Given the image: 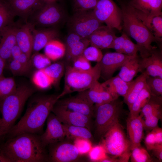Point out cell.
Instances as JSON below:
<instances>
[{
	"mask_svg": "<svg viewBox=\"0 0 162 162\" xmlns=\"http://www.w3.org/2000/svg\"><path fill=\"white\" fill-rule=\"evenodd\" d=\"M46 120V130L40 135L42 144L46 147L63 140L66 137L62 124L55 114L51 112Z\"/></svg>",
	"mask_w": 162,
	"mask_h": 162,
	"instance_id": "13",
	"label": "cell"
},
{
	"mask_svg": "<svg viewBox=\"0 0 162 162\" xmlns=\"http://www.w3.org/2000/svg\"><path fill=\"white\" fill-rule=\"evenodd\" d=\"M96 18L102 23L119 31L122 29L121 10L113 0H99L92 10Z\"/></svg>",
	"mask_w": 162,
	"mask_h": 162,
	"instance_id": "10",
	"label": "cell"
},
{
	"mask_svg": "<svg viewBox=\"0 0 162 162\" xmlns=\"http://www.w3.org/2000/svg\"><path fill=\"white\" fill-rule=\"evenodd\" d=\"M161 108H162V96H158L152 94L149 100L142 109L140 114L145 118Z\"/></svg>",
	"mask_w": 162,
	"mask_h": 162,
	"instance_id": "37",
	"label": "cell"
},
{
	"mask_svg": "<svg viewBox=\"0 0 162 162\" xmlns=\"http://www.w3.org/2000/svg\"><path fill=\"white\" fill-rule=\"evenodd\" d=\"M99 0H73V7L74 12L93 10Z\"/></svg>",
	"mask_w": 162,
	"mask_h": 162,
	"instance_id": "45",
	"label": "cell"
},
{
	"mask_svg": "<svg viewBox=\"0 0 162 162\" xmlns=\"http://www.w3.org/2000/svg\"><path fill=\"white\" fill-rule=\"evenodd\" d=\"M130 157L132 162H150L152 160L147 149L141 146L131 150Z\"/></svg>",
	"mask_w": 162,
	"mask_h": 162,
	"instance_id": "39",
	"label": "cell"
},
{
	"mask_svg": "<svg viewBox=\"0 0 162 162\" xmlns=\"http://www.w3.org/2000/svg\"><path fill=\"white\" fill-rule=\"evenodd\" d=\"M22 52L20 47L16 44L12 49L11 58L13 59H16L21 53Z\"/></svg>",
	"mask_w": 162,
	"mask_h": 162,
	"instance_id": "52",
	"label": "cell"
},
{
	"mask_svg": "<svg viewBox=\"0 0 162 162\" xmlns=\"http://www.w3.org/2000/svg\"><path fill=\"white\" fill-rule=\"evenodd\" d=\"M128 1L135 9L146 14L162 15V0H129Z\"/></svg>",
	"mask_w": 162,
	"mask_h": 162,
	"instance_id": "28",
	"label": "cell"
},
{
	"mask_svg": "<svg viewBox=\"0 0 162 162\" xmlns=\"http://www.w3.org/2000/svg\"><path fill=\"white\" fill-rule=\"evenodd\" d=\"M162 108L151 113L144 120L145 130H152L158 126L159 120L162 118Z\"/></svg>",
	"mask_w": 162,
	"mask_h": 162,
	"instance_id": "41",
	"label": "cell"
},
{
	"mask_svg": "<svg viewBox=\"0 0 162 162\" xmlns=\"http://www.w3.org/2000/svg\"><path fill=\"white\" fill-rule=\"evenodd\" d=\"M30 60L32 65L37 70L44 69L51 64V61L47 57L38 52L34 53Z\"/></svg>",
	"mask_w": 162,
	"mask_h": 162,
	"instance_id": "42",
	"label": "cell"
},
{
	"mask_svg": "<svg viewBox=\"0 0 162 162\" xmlns=\"http://www.w3.org/2000/svg\"><path fill=\"white\" fill-rule=\"evenodd\" d=\"M101 144L107 154L118 158L121 162H128L130 157L131 144L119 122L110 128L102 137Z\"/></svg>",
	"mask_w": 162,
	"mask_h": 162,
	"instance_id": "6",
	"label": "cell"
},
{
	"mask_svg": "<svg viewBox=\"0 0 162 162\" xmlns=\"http://www.w3.org/2000/svg\"><path fill=\"white\" fill-rule=\"evenodd\" d=\"M32 79L34 84L41 89H46L54 84L53 80L43 69L37 70L33 74Z\"/></svg>",
	"mask_w": 162,
	"mask_h": 162,
	"instance_id": "34",
	"label": "cell"
},
{
	"mask_svg": "<svg viewBox=\"0 0 162 162\" xmlns=\"http://www.w3.org/2000/svg\"><path fill=\"white\" fill-rule=\"evenodd\" d=\"M33 27L27 22L20 27H17L16 32V44L29 58L32 52Z\"/></svg>",
	"mask_w": 162,
	"mask_h": 162,
	"instance_id": "21",
	"label": "cell"
},
{
	"mask_svg": "<svg viewBox=\"0 0 162 162\" xmlns=\"http://www.w3.org/2000/svg\"><path fill=\"white\" fill-rule=\"evenodd\" d=\"M16 86L14 79L12 77H0V102L11 94Z\"/></svg>",
	"mask_w": 162,
	"mask_h": 162,
	"instance_id": "38",
	"label": "cell"
},
{
	"mask_svg": "<svg viewBox=\"0 0 162 162\" xmlns=\"http://www.w3.org/2000/svg\"><path fill=\"white\" fill-rule=\"evenodd\" d=\"M140 114L129 116L127 120V128L131 150L134 147L141 146L144 129V121Z\"/></svg>",
	"mask_w": 162,
	"mask_h": 162,
	"instance_id": "17",
	"label": "cell"
},
{
	"mask_svg": "<svg viewBox=\"0 0 162 162\" xmlns=\"http://www.w3.org/2000/svg\"><path fill=\"white\" fill-rule=\"evenodd\" d=\"M89 44L88 39L83 38L79 42L66 51L67 59L72 62L76 58L82 55L84 50Z\"/></svg>",
	"mask_w": 162,
	"mask_h": 162,
	"instance_id": "36",
	"label": "cell"
},
{
	"mask_svg": "<svg viewBox=\"0 0 162 162\" xmlns=\"http://www.w3.org/2000/svg\"><path fill=\"white\" fill-rule=\"evenodd\" d=\"M44 48V54L51 61L60 59L64 56L66 53L65 44L56 39L50 41Z\"/></svg>",
	"mask_w": 162,
	"mask_h": 162,
	"instance_id": "30",
	"label": "cell"
},
{
	"mask_svg": "<svg viewBox=\"0 0 162 162\" xmlns=\"http://www.w3.org/2000/svg\"><path fill=\"white\" fill-rule=\"evenodd\" d=\"M33 89L26 85L16 87L10 94L0 102V110L2 114L0 126V138L8 134L15 124L24 105L32 94Z\"/></svg>",
	"mask_w": 162,
	"mask_h": 162,
	"instance_id": "4",
	"label": "cell"
},
{
	"mask_svg": "<svg viewBox=\"0 0 162 162\" xmlns=\"http://www.w3.org/2000/svg\"><path fill=\"white\" fill-rule=\"evenodd\" d=\"M15 16L28 20L46 2L45 0H6Z\"/></svg>",
	"mask_w": 162,
	"mask_h": 162,
	"instance_id": "16",
	"label": "cell"
},
{
	"mask_svg": "<svg viewBox=\"0 0 162 162\" xmlns=\"http://www.w3.org/2000/svg\"><path fill=\"white\" fill-rule=\"evenodd\" d=\"M0 162H10L2 152L0 146Z\"/></svg>",
	"mask_w": 162,
	"mask_h": 162,
	"instance_id": "54",
	"label": "cell"
},
{
	"mask_svg": "<svg viewBox=\"0 0 162 162\" xmlns=\"http://www.w3.org/2000/svg\"><path fill=\"white\" fill-rule=\"evenodd\" d=\"M133 81V80H132ZM124 81L117 75L101 83L104 89L114 99L120 96L124 97L127 94L132 82Z\"/></svg>",
	"mask_w": 162,
	"mask_h": 162,
	"instance_id": "24",
	"label": "cell"
},
{
	"mask_svg": "<svg viewBox=\"0 0 162 162\" xmlns=\"http://www.w3.org/2000/svg\"><path fill=\"white\" fill-rule=\"evenodd\" d=\"M40 135L21 134L11 137L0 146L10 162L48 161L46 147L42 144Z\"/></svg>",
	"mask_w": 162,
	"mask_h": 162,
	"instance_id": "1",
	"label": "cell"
},
{
	"mask_svg": "<svg viewBox=\"0 0 162 162\" xmlns=\"http://www.w3.org/2000/svg\"><path fill=\"white\" fill-rule=\"evenodd\" d=\"M58 95L40 96L32 99L23 116L8 134L11 137L24 133L41 134L45 121L59 99Z\"/></svg>",
	"mask_w": 162,
	"mask_h": 162,
	"instance_id": "2",
	"label": "cell"
},
{
	"mask_svg": "<svg viewBox=\"0 0 162 162\" xmlns=\"http://www.w3.org/2000/svg\"><path fill=\"white\" fill-rule=\"evenodd\" d=\"M62 124L65 136L68 139L84 138L91 141L93 139L90 130L86 128Z\"/></svg>",
	"mask_w": 162,
	"mask_h": 162,
	"instance_id": "31",
	"label": "cell"
},
{
	"mask_svg": "<svg viewBox=\"0 0 162 162\" xmlns=\"http://www.w3.org/2000/svg\"><path fill=\"white\" fill-rule=\"evenodd\" d=\"M151 95L152 93L146 84L129 109V115L134 116L140 114L142 109L149 100Z\"/></svg>",
	"mask_w": 162,
	"mask_h": 162,
	"instance_id": "32",
	"label": "cell"
},
{
	"mask_svg": "<svg viewBox=\"0 0 162 162\" xmlns=\"http://www.w3.org/2000/svg\"><path fill=\"white\" fill-rule=\"evenodd\" d=\"M157 144H162V129L157 126L153 129Z\"/></svg>",
	"mask_w": 162,
	"mask_h": 162,
	"instance_id": "51",
	"label": "cell"
},
{
	"mask_svg": "<svg viewBox=\"0 0 162 162\" xmlns=\"http://www.w3.org/2000/svg\"><path fill=\"white\" fill-rule=\"evenodd\" d=\"M154 155L160 161L162 160V144H157L152 150Z\"/></svg>",
	"mask_w": 162,
	"mask_h": 162,
	"instance_id": "50",
	"label": "cell"
},
{
	"mask_svg": "<svg viewBox=\"0 0 162 162\" xmlns=\"http://www.w3.org/2000/svg\"><path fill=\"white\" fill-rule=\"evenodd\" d=\"M146 82L152 94L158 96H162V78L148 76Z\"/></svg>",
	"mask_w": 162,
	"mask_h": 162,
	"instance_id": "40",
	"label": "cell"
},
{
	"mask_svg": "<svg viewBox=\"0 0 162 162\" xmlns=\"http://www.w3.org/2000/svg\"><path fill=\"white\" fill-rule=\"evenodd\" d=\"M48 146V161L74 162L78 160L80 155L74 144L63 140Z\"/></svg>",
	"mask_w": 162,
	"mask_h": 162,
	"instance_id": "11",
	"label": "cell"
},
{
	"mask_svg": "<svg viewBox=\"0 0 162 162\" xmlns=\"http://www.w3.org/2000/svg\"><path fill=\"white\" fill-rule=\"evenodd\" d=\"M145 143L148 150H152L156 144L154 132L153 130L146 135L145 139Z\"/></svg>",
	"mask_w": 162,
	"mask_h": 162,
	"instance_id": "49",
	"label": "cell"
},
{
	"mask_svg": "<svg viewBox=\"0 0 162 162\" xmlns=\"http://www.w3.org/2000/svg\"><path fill=\"white\" fill-rule=\"evenodd\" d=\"M74 144L80 155L88 153L92 147L91 140L84 138L75 139Z\"/></svg>",
	"mask_w": 162,
	"mask_h": 162,
	"instance_id": "46",
	"label": "cell"
},
{
	"mask_svg": "<svg viewBox=\"0 0 162 162\" xmlns=\"http://www.w3.org/2000/svg\"><path fill=\"white\" fill-rule=\"evenodd\" d=\"M56 104L66 109L92 118L94 111V104L79 92L76 96L58 99Z\"/></svg>",
	"mask_w": 162,
	"mask_h": 162,
	"instance_id": "15",
	"label": "cell"
},
{
	"mask_svg": "<svg viewBox=\"0 0 162 162\" xmlns=\"http://www.w3.org/2000/svg\"><path fill=\"white\" fill-rule=\"evenodd\" d=\"M80 92L88 101L94 104L95 106L99 105L115 99L98 81L88 89Z\"/></svg>",
	"mask_w": 162,
	"mask_h": 162,
	"instance_id": "23",
	"label": "cell"
},
{
	"mask_svg": "<svg viewBox=\"0 0 162 162\" xmlns=\"http://www.w3.org/2000/svg\"><path fill=\"white\" fill-rule=\"evenodd\" d=\"M133 56H128L116 52L106 53L103 55L101 60L99 62L100 77L105 81L111 78L116 71L121 68L127 60Z\"/></svg>",
	"mask_w": 162,
	"mask_h": 162,
	"instance_id": "12",
	"label": "cell"
},
{
	"mask_svg": "<svg viewBox=\"0 0 162 162\" xmlns=\"http://www.w3.org/2000/svg\"><path fill=\"white\" fill-rule=\"evenodd\" d=\"M64 64L60 62L51 64L43 69L47 74L53 80L54 85L60 81L64 72Z\"/></svg>",
	"mask_w": 162,
	"mask_h": 162,
	"instance_id": "35",
	"label": "cell"
},
{
	"mask_svg": "<svg viewBox=\"0 0 162 162\" xmlns=\"http://www.w3.org/2000/svg\"><path fill=\"white\" fill-rule=\"evenodd\" d=\"M122 15V28L136 42L140 57H146L157 49L152 42L160 44L162 40L155 37L136 14L135 9L125 0H118Z\"/></svg>",
	"mask_w": 162,
	"mask_h": 162,
	"instance_id": "3",
	"label": "cell"
},
{
	"mask_svg": "<svg viewBox=\"0 0 162 162\" xmlns=\"http://www.w3.org/2000/svg\"><path fill=\"white\" fill-rule=\"evenodd\" d=\"M17 27L14 24L0 31V56L5 62L11 58L12 49L16 44Z\"/></svg>",
	"mask_w": 162,
	"mask_h": 162,
	"instance_id": "19",
	"label": "cell"
},
{
	"mask_svg": "<svg viewBox=\"0 0 162 162\" xmlns=\"http://www.w3.org/2000/svg\"><path fill=\"white\" fill-rule=\"evenodd\" d=\"M5 62V61L0 56V77L3 76V72Z\"/></svg>",
	"mask_w": 162,
	"mask_h": 162,
	"instance_id": "53",
	"label": "cell"
},
{
	"mask_svg": "<svg viewBox=\"0 0 162 162\" xmlns=\"http://www.w3.org/2000/svg\"><path fill=\"white\" fill-rule=\"evenodd\" d=\"M123 109V102L118 98L94 106L95 133L97 137H102L110 128L119 122Z\"/></svg>",
	"mask_w": 162,
	"mask_h": 162,
	"instance_id": "7",
	"label": "cell"
},
{
	"mask_svg": "<svg viewBox=\"0 0 162 162\" xmlns=\"http://www.w3.org/2000/svg\"><path fill=\"white\" fill-rule=\"evenodd\" d=\"M65 16L64 9L56 1H50L30 16L28 22L34 28H56L62 22Z\"/></svg>",
	"mask_w": 162,
	"mask_h": 162,
	"instance_id": "8",
	"label": "cell"
},
{
	"mask_svg": "<svg viewBox=\"0 0 162 162\" xmlns=\"http://www.w3.org/2000/svg\"><path fill=\"white\" fill-rule=\"evenodd\" d=\"M9 68L13 74L15 75L25 74L30 69L21 64L17 60L13 59L9 63Z\"/></svg>",
	"mask_w": 162,
	"mask_h": 162,
	"instance_id": "47",
	"label": "cell"
},
{
	"mask_svg": "<svg viewBox=\"0 0 162 162\" xmlns=\"http://www.w3.org/2000/svg\"><path fill=\"white\" fill-rule=\"evenodd\" d=\"M140 63L142 72L149 76L162 78V54L160 50L156 49L148 56L140 57Z\"/></svg>",
	"mask_w": 162,
	"mask_h": 162,
	"instance_id": "18",
	"label": "cell"
},
{
	"mask_svg": "<svg viewBox=\"0 0 162 162\" xmlns=\"http://www.w3.org/2000/svg\"><path fill=\"white\" fill-rule=\"evenodd\" d=\"M88 153L90 159L93 162H102L108 157L104 148L101 144L92 147Z\"/></svg>",
	"mask_w": 162,
	"mask_h": 162,
	"instance_id": "44",
	"label": "cell"
},
{
	"mask_svg": "<svg viewBox=\"0 0 162 162\" xmlns=\"http://www.w3.org/2000/svg\"><path fill=\"white\" fill-rule=\"evenodd\" d=\"M135 9L138 17L151 33L156 38L162 40V15H149Z\"/></svg>",
	"mask_w": 162,
	"mask_h": 162,
	"instance_id": "26",
	"label": "cell"
},
{
	"mask_svg": "<svg viewBox=\"0 0 162 162\" xmlns=\"http://www.w3.org/2000/svg\"><path fill=\"white\" fill-rule=\"evenodd\" d=\"M116 37L113 28L103 25L93 32L88 39L91 45L101 50L109 48Z\"/></svg>",
	"mask_w": 162,
	"mask_h": 162,
	"instance_id": "20",
	"label": "cell"
},
{
	"mask_svg": "<svg viewBox=\"0 0 162 162\" xmlns=\"http://www.w3.org/2000/svg\"><path fill=\"white\" fill-rule=\"evenodd\" d=\"M65 74L64 87L58 95L59 99L66 94L87 90L98 81L100 77V62L87 71L79 70L68 66Z\"/></svg>",
	"mask_w": 162,
	"mask_h": 162,
	"instance_id": "5",
	"label": "cell"
},
{
	"mask_svg": "<svg viewBox=\"0 0 162 162\" xmlns=\"http://www.w3.org/2000/svg\"><path fill=\"white\" fill-rule=\"evenodd\" d=\"M15 16L6 0H0V31L14 24Z\"/></svg>",
	"mask_w": 162,
	"mask_h": 162,
	"instance_id": "33",
	"label": "cell"
},
{
	"mask_svg": "<svg viewBox=\"0 0 162 162\" xmlns=\"http://www.w3.org/2000/svg\"><path fill=\"white\" fill-rule=\"evenodd\" d=\"M33 44L32 52H38L44 48L50 40L56 39L59 35L58 30L55 27L32 28Z\"/></svg>",
	"mask_w": 162,
	"mask_h": 162,
	"instance_id": "22",
	"label": "cell"
},
{
	"mask_svg": "<svg viewBox=\"0 0 162 162\" xmlns=\"http://www.w3.org/2000/svg\"><path fill=\"white\" fill-rule=\"evenodd\" d=\"M52 112L63 124L84 127L90 130L91 129L92 123L90 117L66 109L56 104Z\"/></svg>",
	"mask_w": 162,
	"mask_h": 162,
	"instance_id": "14",
	"label": "cell"
},
{
	"mask_svg": "<svg viewBox=\"0 0 162 162\" xmlns=\"http://www.w3.org/2000/svg\"><path fill=\"white\" fill-rule=\"evenodd\" d=\"M1 118H0V126L1 124Z\"/></svg>",
	"mask_w": 162,
	"mask_h": 162,
	"instance_id": "55",
	"label": "cell"
},
{
	"mask_svg": "<svg viewBox=\"0 0 162 162\" xmlns=\"http://www.w3.org/2000/svg\"><path fill=\"white\" fill-rule=\"evenodd\" d=\"M102 24L95 17L92 10L74 12L68 22L69 31L87 38Z\"/></svg>",
	"mask_w": 162,
	"mask_h": 162,
	"instance_id": "9",
	"label": "cell"
},
{
	"mask_svg": "<svg viewBox=\"0 0 162 162\" xmlns=\"http://www.w3.org/2000/svg\"><path fill=\"white\" fill-rule=\"evenodd\" d=\"M109 48L115 50L117 52L131 56H137L140 51L138 45L134 43L124 33L114 39Z\"/></svg>",
	"mask_w": 162,
	"mask_h": 162,
	"instance_id": "25",
	"label": "cell"
},
{
	"mask_svg": "<svg viewBox=\"0 0 162 162\" xmlns=\"http://www.w3.org/2000/svg\"><path fill=\"white\" fill-rule=\"evenodd\" d=\"M72 62V67L79 70L87 71L91 69L92 68L90 62L82 55L76 58Z\"/></svg>",
	"mask_w": 162,
	"mask_h": 162,
	"instance_id": "48",
	"label": "cell"
},
{
	"mask_svg": "<svg viewBox=\"0 0 162 162\" xmlns=\"http://www.w3.org/2000/svg\"><path fill=\"white\" fill-rule=\"evenodd\" d=\"M118 74L124 81L131 82L140 72H142L140 63V57L137 55L127 60L121 68Z\"/></svg>",
	"mask_w": 162,
	"mask_h": 162,
	"instance_id": "27",
	"label": "cell"
},
{
	"mask_svg": "<svg viewBox=\"0 0 162 162\" xmlns=\"http://www.w3.org/2000/svg\"><path fill=\"white\" fill-rule=\"evenodd\" d=\"M82 55L90 62H97L100 61L103 56L100 49L92 45L87 47Z\"/></svg>",
	"mask_w": 162,
	"mask_h": 162,
	"instance_id": "43",
	"label": "cell"
},
{
	"mask_svg": "<svg viewBox=\"0 0 162 162\" xmlns=\"http://www.w3.org/2000/svg\"><path fill=\"white\" fill-rule=\"evenodd\" d=\"M148 75L145 72L132 81L131 86L125 97L124 102L127 105L129 109L135 100L146 85V79Z\"/></svg>",
	"mask_w": 162,
	"mask_h": 162,
	"instance_id": "29",
	"label": "cell"
}]
</instances>
